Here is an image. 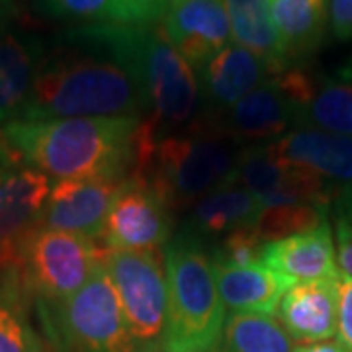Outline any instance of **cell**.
I'll return each instance as SVG.
<instances>
[{
	"label": "cell",
	"mask_w": 352,
	"mask_h": 352,
	"mask_svg": "<svg viewBox=\"0 0 352 352\" xmlns=\"http://www.w3.org/2000/svg\"><path fill=\"white\" fill-rule=\"evenodd\" d=\"M280 159L333 182L346 186L352 182V138L317 127H296L272 141Z\"/></svg>",
	"instance_id": "d6986e66"
},
{
	"label": "cell",
	"mask_w": 352,
	"mask_h": 352,
	"mask_svg": "<svg viewBox=\"0 0 352 352\" xmlns=\"http://www.w3.org/2000/svg\"><path fill=\"white\" fill-rule=\"evenodd\" d=\"M161 30L196 73L231 43L223 0H168Z\"/></svg>",
	"instance_id": "7c38bea8"
},
{
	"label": "cell",
	"mask_w": 352,
	"mask_h": 352,
	"mask_svg": "<svg viewBox=\"0 0 352 352\" xmlns=\"http://www.w3.org/2000/svg\"><path fill=\"white\" fill-rule=\"evenodd\" d=\"M53 18L88 24H161L168 0H36Z\"/></svg>",
	"instance_id": "603a6c76"
},
{
	"label": "cell",
	"mask_w": 352,
	"mask_h": 352,
	"mask_svg": "<svg viewBox=\"0 0 352 352\" xmlns=\"http://www.w3.org/2000/svg\"><path fill=\"white\" fill-rule=\"evenodd\" d=\"M335 239H337V261H339L340 274L352 280V229L340 219H337L335 226Z\"/></svg>",
	"instance_id": "1f68e13d"
},
{
	"label": "cell",
	"mask_w": 352,
	"mask_h": 352,
	"mask_svg": "<svg viewBox=\"0 0 352 352\" xmlns=\"http://www.w3.org/2000/svg\"><path fill=\"white\" fill-rule=\"evenodd\" d=\"M241 145L208 127L155 138L143 120L129 176L145 178L173 212L190 210L214 190L233 184Z\"/></svg>",
	"instance_id": "277c9868"
},
{
	"label": "cell",
	"mask_w": 352,
	"mask_h": 352,
	"mask_svg": "<svg viewBox=\"0 0 352 352\" xmlns=\"http://www.w3.org/2000/svg\"><path fill=\"white\" fill-rule=\"evenodd\" d=\"M329 30L339 41L352 39V0H329Z\"/></svg>",
	"instance_id": "f546056e"
},
{
	"label": "cell",
	"mask_w": 352,
	"mask_h": 352,
	"mask_svg": "<svg viewBox=\"0 0 352 352\" xmlns=\"http://www.w3.org/2000/svg\"><path fill=\"white\" fill-rule=\"evenodd\" d=\"M61 118H149L138 80L85 25L50 43L20 120Z\"/></svg>",
	"instance_id": "6da1fadb"
},
{
	"label": "cell",
	"mask_w": 352,
	"mask_h": 352,
	"mask_svg": "<svg viewBox=\"0 0 352 352\" xmlns=\"http://www.w3.org/2000/svg\"><path fill=\"white\" fill-rule=\"evenodd\" d=\"M53 180L25 163L22 155L0 175V264L16 263L18 243L39 223Z\"/></svg>",
	"instance_id": "4fadbf2b"
},
{
	"label": "cell",
	"mask_w": 352,
	"mask_h": 352,
	"mask_svg": "<svg viewBox=\"0 0 352 352\" xmlns=\"http://www.w3.org/2000/svg\"><path fill=\"white\" fill-rule=\"evenodd\" d=\"M270 76L272 71L258 55L237 43H229L198 71L201 120H210L229 110Z\"/></svg>",
	"instance_id": "9a60e30c"
},
{
	"label": "cell",
	"mask_w": 352,
	"mask_h": 352,
	"mask_svg": "<svg viewBox=\"0 0 352 352\" xmlns=\"http://www.w3.org/2000/svg\"><path fill=\"white\" fill-rule=\"evenodd\" d=\"M126 180H57L38 226L100 241L106 217Z\"/></svg>",
	"instance_id": "5bb4252c"
},
{
	"label": "cell",
	"mask_w": 352,
	"mask_h": 352,
	"mask_svg": "<svg viewBox=\"0 0 352 352\" xmlns=\"http://www.w3.org/2000/svg\"><path fill=\"white\" fill-rule=\"evenodd\" d=\"M214 264L226 266H251L263 264L266 243L254 231V227H245L229 233L227 237L208 247Z\"/></svg>",
	"instance_id": "f1b7e54d"
},
{
	"label": "cell",
	"mask_w": 352,
	"mask_h": 352,
	"mask_svg": "<svg viewBox=\"0 0 352 352\" xmlns=\"http://www.w3.org/2000/svg\"><path fill=\"white\" fill-rule=\"evenodd\" d=\"M292 352H349L346 346L337 340H321V342H311V344H298Z\"/></svg>",
	"instance_id": "836d02e7"
},
{
	"label": "cell",
	"mask_w": 352,
	"mask_h": 352,
	"mask_svg": "<svg viewBox=\"0 0 352 352\" xmlns=\"http://www.w3.org/2000/svg\"><path fill=\"white\" fill-rule=\"evenodd\" d=\"M340 280L302 282L284 292L278 315L289 339L311 344L337 337Z\"/></svg>",
	"instance_id": "2e32d148"
},
{
	"label": "cell",
	"mask_w": 352,
	"mask_h": 352,
	"mask_svg": "<svg viewBox=\"0 0 352 352\" xmlns=\"http://www.w3.org/2000/svg\"><path fill=\"white\" fill-rule=\"evenodd\" d=\"M173 214L145 178L127 176L106 217L100 243L116 251H161L173 237Z\"/></svg>",
	"instance_id": "8fae6325"
},
{
	"label": "cell",
	"mask_w": 352,
	"mask_h": 352,
	"mask_svg": "<svg viewBox=\"0 0 352 352\" xmlns=\"http://www.w3.org/2000/svg\"><path fill=\"white\" fill-rule=\"evenodd\" d=\"M327 210L315 204H284L263 208L254 231L264 243L286 239L298 233L311 231L327 221Z\"/></svg>",
	"instance_id": "83f0119b"
},
{
	"label": "cell",
	"mask_w": 352,
	"mask_h": 352,
	"mask_svg": "<svg viewBox=\"0 0 352 352\" xmlns=\"http://www.w3.org/2000/svg\"><path fill=\"white\" fill-rule=\"evenodd\" d=\"M50 41L32 32L0 34V127L22 118Z\"/></svg>",
	"instance_id": "ac0fdd59"
},
{
	"label": "cell",
	"mask_w": 352,
	"mask_h": 352,
	"mask_svg": "<svg viewBox=\"0 0 352 352\" xmlns=\"http://www.w3.org/2000/svg\"><path fill=\"white\" fill-rule=\"evenodd\" d=\"M335 215L352 229V182L339 190L335 198Z\"/></svg>",
	"instance_id": "d6a6232c"
},
{
	"label": "cell",
	"mask_w": 352,
	"mask_h": 352,
	"mask_svg": "<svg viewBox=\"0 0 352 352\" xmlns=\"http://www.w3.org/2000/svg\"><path fill=\"white\" fill-rule=\"evenodd\" d=\"M30 294L16 263L0 264V352H43L30 321Z\"/></svg>",
	"instance_id": "484cf974"
},
{
	"label": "cell",
	"mask_w": 352,
	"mask_h": 352,
	"mask_svg": "<svg viewBox=\"0 0 352 352\" xmlns=\"http://www.w3.org/2000/svg\"><path fill=\"white\" fill-rule=\"evenodd\" d=\"M214 352H292V339L270 315L231 314Z\"/></svg>",
	"instance_id": "4316f807"
},
{
	"label": "cell",
	"mask_w": 352,
	"mask_h": 352,
	"mask_svg": "<svg viewBox=\"0 0 352 352\" xmlns=\"http://www.w3.org/2000/svg\"><path fill=\"white\" fill-rule=\"evenodd\" d=\"M282 51L292 69L319 50L329 25V0H270Z\"/></svg>",
	"instance_id": "7402d4cb"
},
{
	"label": "cell",
	"mask_w": 352,
	"mask_h": 352,
	"mask_svg": "<svg viewBox=\"0 0 352 352\" xmlns=\"http://www.w3.org/2000/svg\"><path fill=\"white\" fill-rule=\"evenodd\" d=\"M106 252L100 241L36 226L18 243L16 264L32 300L59 302L100 272Z\"/></svg>",
	"instance_id": "52a82bcc"
},
{
	"label": "cell",
	"mask_w": 352,
	"mask_h": 352,
	"mask_svg": "<svg viewBox=\"0 0 352 352\" xmlns=\"http://www.w3.org/2000/svg\"><path fill=\"white\" fill-rule=\"evenodd\" d=\"M337 339L346 346V351L352 352V280L344 276L340 280Z\"/></svg>",
	"instance_id": "4dcf8cb0"
},
{
	"label": "cell",
	"mask_w": 352,
	"mask_h": 352,
	"mask_svg": "<svg viewBox=\"0 0 352 352\" xmlns=\"http://www.w3.org/2000/svg\"><path fill=\"white\" fill-rule=\"evenodd\" d=\"M87 32L100 41L138 80L149 104L155 138L186 131L201 120L198 73L175 50L161 25L88 24Z\"/></svg>",
	"instance_id": "3957f363"
},
{
	"label": "cell",
	"mask_w": 352,
	"mask_h": 352,
	"mask_svg": "<svg viewBox=\"0 0 352 352\" xmlns=\"http://www.w3.org/2000/svg\"><path fill=\"white\" fill-rule=\"evenodd\" d=\"M214 264V263H212ZM217 289L226 309L233 314L272 315L288 289V284L264 264L226 266L214 264Z\"/></svg>",
	"instance_id": "44dd1931"
},
{
	"label": "cell",
	"mask_w": 352,
	"mask_h": 352,
	"mask_svg": "<svg viewBox=\"0 0 352 352\" xmlns=\"http://www.w3.org/2000/svg\"><path fill=\"white\" fill-rule=\"evenodd\" d=\"M16 0H0V34L10 30V22L14 18Z\"/></svg>",
	"instance_id": "e575fe53"
},
{
	"label": "cell",
	"mask_w": 352,
	"mask_h": 352,
	"mask_svg": "<svg viewBox=\"0 0 352 352\" xmlns=\"http://www.w3.org/2000/svg\"><path fill=\"white\" fill-rule=\"evenodd\" d=\"M300 127H317L352 138V61L335 75L314 76Z\"/></svg>",
	"instance_id": "d4e9b609"
},
{
	"label": "cell",
	"mask_w": 352,
	"mask_h": 352,
	"mask_svg": "<svg viewBox=\"0 0 352 352\" xmlns=\"http://www.w3.org/2000/svg\"><path fill=\"white\" fill-rule=\"evenodd\" d=\"M104 270L139 352H163L168 303L163 251L108 249Z\"/></svg>",
	"instance_id": "9c48e42d"
},
{
	"label": "cell",
	"mask_w": 352,
	"mask_h": 352,
	"mask_svg": "<svg viewBox=\"0 0 352 352\" xmlns=\"http://www.w3.org/2000/svg\"><path fill=\"white\" fill-rule=\"evenodd\" d=\"M143 118H61L10 122L2 133L25 163L57 180H126Z\"/></svg>",
	"instance_id": "7a4b0ae2"
},
{
	"label": "cell",
	"mask_w": 352,
	"mask_h": 352,
	"mask_svg": "<svg viewBox=\"0 0 352 352\" xmlns=\"http://www.w3.org/2000/svg\"><path fill=\"white\" fill-rule=\"evenodd\" d=\"M235 43L258 55L272 75L292 69L278 38L270 0H223Z\"/></svg>",
	"instance_id": "cb8c5ba5"
},
{
	"label": "cell",
	"mask_w": 352,
	"mask_h": 352,
	"mask_svg": "<svg viewBox=\"0 0 352 352\" xmlns=\"http://www.w3.org/2000/svg\"><path fill=\"white\" fill-rule=\"evenodd\" d=\"M186 212L188 215L182 229L210 247L237 229L254 227L263 212V204L239 184H227L204 196Z\"/></svg>",
	"instance_id": "ffe728a7"
},
{
	"label": "cell",
	"mask_w": 352,
	"mask_h": 352,
	"mask_svg": "<svg viewBox=\"0 0 352 352\" xmlns=\"http://www.w3.org/2000/svg\"><path fill=\"white\" fill-rule=\"evenodd\" d=\"M34 303L55 352H139L104 268L73 296Z\"/></svg>",
	"instance_id": "8992f818"
},
{
	"label": "cell",
	"mask_w": 352,
	"mask_h": 352,
	"mask_svg": "<svg viewBox=\"0 0 352 352\" xmlns=\"http://www.w3.org/2000/svg\"><path fill=\"white\" fill-rule=\"evenodd\" d=\"M166 270V329L163 352H214L227 309L208 245L180 229L163 247Z\"/></svg>",
	"instance_id": "5b68a950"
},
{
	"label": "cell",
	"mask_w": 352,
	"mask_h": 352,
	"mask_svg": "<svg viewBox=\"0 0 352 352\" xmlns=\"http://www.w3.org/2000/svg\"><path fill=\"white\" fill-rule=\"evenodd\" d=\"M314 76L302 67L272 75L223 113L201 120L198 126L231 139L241 147L272 143L300 127V116Z\"/></svg>",
	"instance_id": "ba28073f"
},
{
	"label": "cell",
	"mask_w": 352,
	"mask_h": 352,
	"mask_svg": "<svg viewBox=\"0 0 352 352\" xmlns=\"http://www.w3.org/2000/svg\"><path fill=\"white\" fill-rule=\"evenodd\" d=\"M263 264L282 278L288 288L302 282L342 278L335 237L327 221L311 231L266 243Z\"/></svg>",
	"instance_id": "e0dca14e"
},
{
	"label": "cell",
	"mask_w": 352,
	"mask_h": 352,
	"mask_svg": "<svg viewBox=\"0 0 352 352\" xmlns=\"http://www.w3.org/2000/svg\"><path fill=\"white\" fill-rule=\"evenodd\" d=\"M233 184L252 192L263 208L284 204H315L329 208L340 190L309 168L280 159L272 143L241 147Z\"/></svg>",
	"instance_id": "30bf717a"
}]
</instances>
